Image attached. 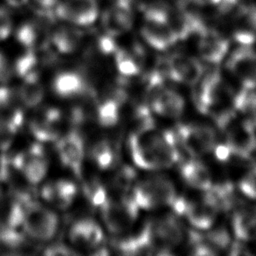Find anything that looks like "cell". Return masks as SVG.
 Returning a JSON list of instances; mask_svg holds the SVG:
<instances>
[{
  "label": "cell",
  "instance_id": "obj_43",
  "mask_svg": "<svg viewBox=\"0 0 256 256\" xmlns=\"http://www.w3.org/2000/svg\"><path fill=\"white\" fill-rule=\"evenodd\" d=\"M5 1L10 6H13V7H21L28 2V0H5Z\"/></svg>",
  "mask_w": 256,
  "mask_h": 256
},
{
  "label": "cell",
  "instance_id": "obj_7",
  "mask_svg": "<svg viewBox=\"0 0 256 256\" xmlns=\"http://www.w3.org/2000/svg\"><path fill=\"white\" fill-rule=\"evenodd\" d=\"M231 99L234 97L230 87L216 71L203 79L195 94V104L202 113H212Z\"/></svg>",
  "mask_w": 256,
  "mask_h": 256
},
{
  "label": "cell",
  "instance_id": "obj_6",
  "mask_svg": "<svg viewBox=\"0 0 256 256\" xmlns=\"http://www.w3.org/2000/svg\"><path fill=\"white\" fill-rule=\"evenodd\" d=\"M22 225L32 239L48 241L57 231L58 218L52 210L32 201L26 207Z\"/></svg>",
  "mask_w": 256,
  "mask_h": 256
},
{
  "label": "cell",
  "instance_id": "obj_17",
  "mask_svg": "<svg viewBox=\"0 0 256 256\" xmlns=\"http://www.w3.org/2000/svg\"><path fill=\"white\" fill-rule=\"evenodd\" d=\"M198 35V50L201 57L208 63H220L228 52L229 41L218 31L206 26Z\"/></svg>",
  "mask_w": 256,
  "mask_h": 256
},
{
  "label": "cell",
  "instance_id": "obj_29",
  "mask_svg": "<svg viewBox=\"0 0 256 256\" xmlns=\"http://www.w3.org/2000/svg\"><path fill=\"white\" fill-rule=\"evenodd\" d=\"M91 157L97 166L101 169H109L115 164L116 154L108 140H99L96 142L91 151Z\"/></svg>",
  "mask_w": 256,
  "mask_h": 256
},
{
  "label": "cell",
  "instance_id": "obj_39",
  "mask_svg": "<svg viewBox=\"0 0 256 256\" xmlns=\"http://www.w3.org/2000/svg\"><path fill=\"white\" fill-rule=\"evenodd\" d=\"M12 30V20L9 13L0 8V40L6 39Z\"/></svg>",
  "mask_w": 256,
  "mask_h": 256
},
{
  "label": "cell",
  "instance_id": "obj_31",
  "mask_svg": "<svg viewBox=\"0 0 256 256\" xmlns=\"http://www.w3.org/2000/svg\"><path fill=\"white\" fill-rule=\"evenodd\" d=\"M237 20V29L235 31H243L256 35V5L250 4L239 6L235 12Z\"/></svg>",
  "mask_w": 256,
  "mask_h": 256
},
{
  "label": "cell",
  "instance_id": "obj_4",
  "mask_svg": "<svg viewBox=\"0 0 256 256\" xmlns=\"http://www.w3.org/2000/svg\"><path fill=\"white\" fill-rule=\"evenodd\" d=\"M142 231L158 254H169L167 250L178 245L184 236L182 225L172 215L147 222Z\"/></svg>",
  "mask_w": 256,
  "mask_h": 256
},
{
  "label": "cell",
  "instance_id": "obj_20",
  "mask_svg": "<svg viewBox=\"0 0 256 256\" xmlns=\"http://www.w3.org/2000/svg\"><path fill=\"white\" fill-rule=\"evenodd\" d=\"M29 203L13 194L2 198L0 203V227L15 229L22 225L25 210Z\"/></svg>",
  "mask_w": 256,
  "mask_h": 256
},
{
  "label": "cell",
  "instance_id": "obj_2",
  "mask_svg": "<svg viewBox=\"0 0 256 256\" xmlns=\"http://www.w3.org/2000/svg\"><path fill=\"white\" fill-rule=\"evenodd\" d=\"M131 196L143 209H154L173 203L177 197L173 183L166 177L156 175L148 177L132 188Z\"/></svg>",
  "mask_w": 256,
  "mask_h": 256
},
{
  "label": "cell",
  "instance_id": "obj_22",
  "mask_svg": "<svg viewBox=\"0 0 256 256\" xmlns=\"http://www.w3.org/2000/svg\"><path fill=\"white\" fill-rule=\"evenodd\" d=\"M216 210L204 200L202 202L187 201L184 215L188 221L199 229H208L215 220Z\"/></svg>",
  "mask_w": 256,
  "mask_h": 256
},
{
  "label": "cell",
  "instance_id": "obj_19",
  "mask_svg": "<svg viewBox=\"0 0 256 256\" xmlns=\"http://www.w3.org/2000/svg\"><path fill=\"white\" fill-rule=\"evenodd\" d=\"M77 194L74 183L67 180H59L45 184L41 189L42 198L60 209H65L72 204Z\"/></svg>",
  "mask_w": 256,
  "mask_h": 256
},
{
  "label": "cell",
  "instance_id": "obj_3",
  "mask_svg": "<svg viewBox=\"0 0 256 256\" xmlns=\"http://www.w3.org/2000/svg\"><path fill=\"white\" fill-rule=\"evenodd\" d=\"M141 34L146 42L157 50H166L178 40L170 24L168 14L160 8L146 10Z\"/></svg>",
  "mask_w": 256,
  "mask_h": 256
},
{
  "label": "cell",
  "instance_id": "obj_36",
  "mask_svg": "<svg viewBox=\"0 0 256 256\" xmlns=\"http://www.w3.org/2000/svg\"><path fill=\"white\" fill-rule=\"evenodd\" d=\"M86 237H87V247L89 248L98 246L103 240V232L101 227L94 220L88 219V218H87Z\"/></svg>",
  "mask_w": 256,
  "mask_h": 256
},
{
  "label": "cell",
  "instance_id": "obj_34",
  "mask_svg": "<svg viewBox=\"0 0 256 256\" xmlns=\"http://www.w3.org/2000/svg\"><path fill=\"white\" fill-rule=\"evenodd\" d=\"M202 240L215 251L226 248L229 245L230 237L225 229H217L209 232L206 236H202Z\"/></svg>",
  "mask_w": 256,
  "mask_h": 256
},
{
  "label": "cell",
  "instance_id": "obj_18",
  "mask_svg": "<svg viewBox=\"0 0 256 256\" xmlns=\"http://www.w3.org/2000/svg\"><path fill=\"white\" fill-rule=\"evenodd\" d=\"M52 87L54 92L63 98H79L92 88L83 74L74 71H64L57 74Z\"/></svg>",
  "mask_w": 256,
  "mask_h": 256
},
{
  "label": "cell",
  "instance_id": "obj_27",
  "mask_svg": "<svg viewBox=\"0 0 256 256\" xmlns=\"http://www.w3.org/2000/svg\"><path fill=\"white\" fill-rule=\"evenodd\" d=\"M121 103L111 96H107L102 101L97 102L96 117L103 127L114 126L119 120Z\"/></svg>",
  "mask_w": 256,
  "mask_h": 256
},
{
  "label": "cell",
  "instance_id": "obj_44",
  "mask_svg": "<svg viewBox=\"0 0 256 256\" xmlns=\"http://www.w3.org/2000/svg\"><path fill=\"white\" fill-rule=\"evenodd\" d=\"M43 7H50L53 6L56 0H37Z\"/></svg>",
  "mask_w": 256,
  "mask_h": 256
},
{
  "label": "cell",
  "instance_id": "obj_28",
  "mask_svg": "<svg viewBox=\"0 0 256 256\" xmlns=\"http://www.w3.org/2000/svg\"><path fill=\"white\" fill-rule=\"evenodd\" d=\"M138 54L129 52L125 49L117 48L114 53L115 63L118 71L126 77L136 76L141 72L142 63L137 57Z\"/></svg>",
  "mask_w": 256,
  "mask_h": 256
},
{
  "label": "cell",
  "instance_id": "obj_8",
  "mask_svg": "<svg viewBox=\"0 0 256 256\" xmlns=\"http://www.w3.org/2000/svg\"><path fill=\"white\" fill-rule=\"evenodd\" d=\"M176 136L182 147L194 157L211 151L216 142L214 130L206 125L179 124Z\"/></svg>",
  "mask_w": 256,
  "mask_h": 256
},
{
  "label": "cell",
  "instance_id": "obj_14",
  "mask_svg": "<svg viewBox=\"0 0 256 256\" xmlns=\"http://www.w3.org/2000/svg\"><path fill=\"white\" fill-rule=\"evenodd\" d=\"M61 122V111L55 108H42L32 117L30 130L41 142L54 141L59 138Z\"/></svg>",
  "mask_w": 256,
  "mask_h": 256
},
{
  "label": "cell",
  "instance_id": "obj_35",
  "mask_svg": "<svg viewBox=\"0 0 256 256\" xmlns=\"http://www.w3.org/2000/svg\"><path fill=\"white\" fill-rule=\"evenodd\" d=\"M86 228H87V218L78 220L71 226L69 230V239L75 246L87 247Z\"/></svg>",
  "mask_w": 256,
  "mask_h": 256
},
{
  "label": "cell",
  "instance_id": "obj_21",
  "mask_svg": "<svg viewBox=\"0 0 256 256\" xmlns=\"http://www.w3.org/2000/svg\"><path fill=\"white\" fill-rule=\"evenodd\" d=\"M184 180L192 187L201 190H207L212 186L211 176L208 169L196 160L185 162L180 169Z\"/></svg>",
  "mask_w": 256,
  "mask_h": 256
},
{
  "label": "cell",
  "instance_id": "obj_25",
  "mask_svg": "<svg viewBox=\"0 0 256 256\" xmlns=\"http://www.w3.org/2000/svg\"><path fill=\"white\" fill-rule=\"evenodd\" d=\"M233 230L240 240H252L256 238V210H244L235 214L233 218Z\"/></svg>",
  "mask_w": 256,
  "mask_h": 256
},
{
  "label": "cell",
  "instance_id": "obj_32",
  "mask_svg": "<svg viewBox=\"0 0 256 256\" xmlns=\"http://www.w3.org/2000/svg\"><path fill=\"white\" fill-rule=\"evenodd\" d=\"M84 192L87 199L95 207H100L107 199V194L104 186L97 180H91L85 184Z\"/></svg>",
  "mask_w": 256,
  "mask_h": 256
},
{
  "label": "cell",
  "instance_id": "obj_37",
  "mask_svg": "<svg viewBox=\"0 0 256 256\" xmlns=\"http://www.w3.org/2000/svg\"><path fill=\"white\" fill-rule=\"evenodd\" d=\"M239 188L246 196L256 199V167L240 181Z\"/></svg>",
  "mask_w": 256,
  "mask_h": 256
},
{
  "label": "cell",
  "instance_id": "obj_26",
  "mask_svg": "<svg viewBox=\"0 0 256 256\" xmlns=\"http://www.w3.org/2000/svg\"><path fill=\"white\" fill-rule=\"evenodd\" d=\"M204 201L211 205L216 211L229 210L233 203V190L230 184L215 185L205 190Z\"/></svg>",
  "mask_w": 256,
  "mask_h": 256
},
{
  "label": "cell",
  "instance_id": "obj_38",
  "mask_svg": "<svg viewBox=\"0 0 256 256\" xmlns=\"http://www.w3.org/2000/svg\"><path fill=\"white\" fill-rule=\"evenodd\" d=\"M209 3L213 4L218 12L223 15L231 13L233 11L236 12V10L240 6L238 0H210Z\"/></svg>",
  "mask_w": 256,
  "mask_h": 256
},
{
  "label": "cell",
  "instance_id": "obj_9",
  "mask_svg": "<svg viewBox=\"0 0 256 256\" xmlns=\"http://www.w3.org/2000/svg\"><path fill=\"white\" fill-rule=\"evenodd\" d=\"M9 160L30 184L39 183L47 172V159L43 147L39 144L30 146Z\"/></svg>",
  "mask_w": 256,
  "mask_h": 256
},
{
  "label": "cell",
  "instance_id": "obj_12",
  "mask_svg": "<svg viewBox=\"0 0 256 256\" xmlns=\"http://www.w3.org/2000/svg\"><path fill=\"white\" fill-rule=\"evenodd\" d=\"M132 25L133 12L129 0H117L102 15V27L112 37L129 31Z\"/></svg>",
  "mask_w": 256,
  "mask_h": 256
},
{
  "label": "cell",
  "instance_id": "obj_40",
  "mask_svg": "<svg viewBox=\"0 0 256 256\" xmlns=\"http://www.w3.org/2000/svg\"><path fill=\"white\" fill-rule=\"evenodd\" d=\"M12 76V68L6 57L0 52V83H6Z\"/></svg>",
  "mask_w": 256,
  "mask_h": 256
},
{
  "label": "cell",
  "instance_id": "obj_1",
  "mask_svg": "<svg viewBox=\"0 0 256 256\" xmlns=\"http://www.w3.org/2000/svg\"><path fill=\"white\" fill-rule=\"evenodd\" d=\"M176 133L154 127L132 131L128 146L134 163L144 169L169 167L179 160Z\"/></svg>",
  "mask_w": 256,
  "mask_h": 256
},
{
  "label": "cell",
  "instance_id": "obj_23",
  "mask_svg": "<svg viewBox=\"0 0 256 256\" xmlns=\"http://www.w3.org/2000/svg\"><path fill=\"white\" fill-rule=\"evenodd\" d=\"M22 105L26 107H35L44 96V88L39 79V73H33L23 78L22 85L18 90Z\"/></svg>",
  "mask_w": 256,
  "mask_h": 256
},
{
  "label": "cell",
  "instance_id": "obj_45",
  "mask_svg": "<svg viewBox=\"0 0 256 256\" xmlns=\"http://www.w3.org/2000/svg\"><path fill=\"white\" fill-rule=\"evenodd\" d=\"M191 1H193L194 3L199 4V5H204V4H207L210 2V0H191Z\"/></svg>",
  "mask_w": 256,
  "mask_h": 256
},
{
  "label": "cell",
  "instance_id": "obj_11",
  "mask_svg": "<svg viewBox=\"0 0 256 256\" xmlns=\"http://www.w3.org/2000/svg\"><path fill=\"white\" fill-rule=\"evenodd\" d=\"M168 77L187 85L196 84L203 75V66L193 57L175 54L166 60Z\"/></svg>",
  "mask_w": 256,
  "mask_h": 256
},
{
  "label": "cell",
  "instance_id": "obj_42",
  "mask_svg": "<svg viewBox=\"0 0 256 256\" xmlns=\"http://www.w3.org/2000/svg\"><path fill=\"white\" fill-rule=\"evenodd\" d=\"M44 254L46 255H51V256H56V255H73L75 254V252L71 251L69 248H67L66 246L62 245V244H56V245H52L50 247H48Z\"/></svg>",
  "mask_w": 256,
  "mask_h": 256
},
{
  "label": "cell",
  "instance_id": "obj_41",
  "mask_svg": "<svg viewBox=\"0 0 256 256\" xmlns=\"http://www.w3.org/2000/svg\"><path fill=\"white\" fill-rule=\"evenodd\" d=\"M215 156L219 161H227L230 159L233 151L228 144H219L215 147Z\"/></svg>",
  "mask_w": 256,
  "mask_h": 256
},
{
  "label": "cell",
  "instance_id": "obj_5",
  "mask_svg": "<svg viewBox=\"0 0 256 256\" xmlns=\"http://www.w3.org/2000/svg\"><path fill=\"white\" fill-rule=\"evenodd\" d=\"M102 219L112 233H122L129 229L138 215V205L131 194L120 198H108L100 206Z\"/></svg>",
  "mask_w": 256,
  "mask_h": 256
},
{
  "label": "cell",
  "instance_id": "obj_24",
  "mask_svg": "<svg viewBox=\"0 0 256 256\" xmlns=\"http://www.w3.org/2000/svg\"><path fill=\"white\" fill-rule=\"evenodd\" d=\"M82 38L83 34L81 31L72 27H60L52 34L51 41L59 52L68 54L79 48Z\"/></svg>",
  "mask_w": 256,
  "mask_h": 256
},
{
  "label": "cell",
  "instance_id": "obj_15",
  "mask_svg": "<svg viewBox=\"0 0 256 256\" xmlns=\"http://www.w3.org/2000/svg\"><path fill=\"white\" fill-rule=\"evenodd\" d=\"M148 102L154 112L169 118L180 116L185 106L183 97L165 85L154 88L148 96Z\"/></svg>",
  "mask_w": 256,
  "mask_h": 256
},
{
  "label": "cell",
  "instance_id": "obj_10",
  "mask_svg": "<svg viewBox=\"0 0 256 256\" xmlns=\"http://www.w3.org/2000/svg\"><path fill=\"white\" fill-rule=\"evenodd\" d=\"M57 151L63 165L80 177L84 159V142L78 131L72 130L60 137Z\"/></svg>",
  "mask_w": 256,
  "mask_h": 256
},
{
  "label": "cell",
  "instance_id": "obj_30",
  "mask_svg": "<svg viewBox=\"0 0 256 256\" xmlns=\"http://www.w3.org/2000/svg\"><path fill=\"white\" fill-rule=\"evenodd\" d=\"M42 29L33 23L22 25L17 31V40L28 49H37L43 44Z\"/></svg>",
  "mask_w": 256,
  "mask_h": 256
},
{
  "label": "cell",
  "instance_id": "obj_13",
  "mask_svg": "<svg viewBox=\"0 0 256 256\" xmlns=\"http://www.w3.org/2000/svg\"><path fill=\"white\" fill-rule=\"evenodd\" d=\"M227 67L243 82L244 88L256 87V52L250 46L236 49L227 61Z\"/></svg>",
  "mask_w": 256,
  "mask_h": 256
},
{
  "label": "cell",
  "instance_id": "obj_16",
  "mask_svg": "<svg viewBox=\"0 0 256 256\" xmlns=\"http://www.w3.org/2000/svg\"><path fill=\"white\" fill-rule=\"evenodd\" d=\"M57 15L76 25H90L98 17L96 0H64L56 9Z\"/></svg>",
  "mask_w": 256,
  "mask_h": 256
},
{
  "label": "cell",
  "instance_id": "obj_33",
  "mask_svg": "<svg viewBox=\"0 0 256 256\" xmlns=\"http://www.w3.org/2000/svg\"><path fill=\"white\" fill-rule=\"evenodd\" d=\"M135 179V172L131 167L123 166L116 173L113 184L117 190L121 191V193L125 194L128 190L133 188V182Z\"/></svg>",
  "mask_w": 256,
  "mask_h": 256
}]
</instances>
